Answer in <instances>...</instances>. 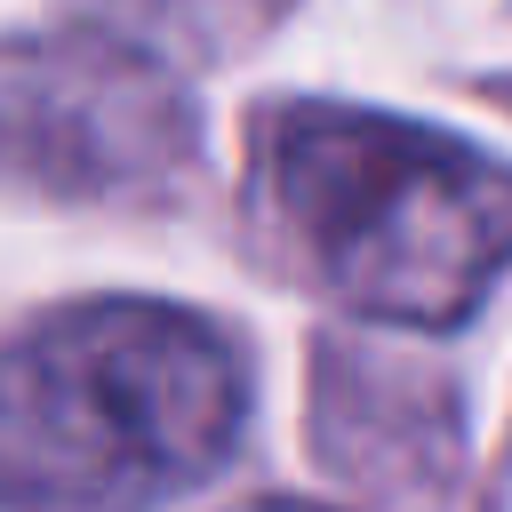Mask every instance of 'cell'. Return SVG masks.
I'll list each match as a JSON object with an SVG mask.
<instances>
[{"label": "cell", "mask_w": 512, "mask_h": 512, "mask_svg": "<svg viewBox=\"0 0 512 512\" xmlns=\"http://www.w3.org/2000/svg\"><path fill=\"white\" fill-rule=\"evenodd\" d=\"M248 424L232 336L184 304L88 296L0 344V512H160Z\"/></svg>", "instance_id": "cell-1"}, {"label": "cell", "mask_w": 512, "mask_h": 512, "mask_svg": "<svg viewBox=\"0 0 512 512\" xmlns=\"http://www.w3.org/2000/svg\"><path fill=\"white\" fill-rule=\"evenodd\" d=\"M256 208L368 320L456 328L512 272V168L424 120L272 104L256 120Z\"/></svg>", "instance_id": "cell-2"}, {"label": "cell", "mask_w": 512, "mask_h": 512, "mask_svg": "<svg viewBox=\"0 0 512 512\" xmlns=\"http://www.w3.org/2000/svg\"><path fill=\"white\" fill-rule=\"evenodd\" d=\"M240 512H320V504H240Z\"/></svg>", "instance_id": "cell-3"}]
</instances>
